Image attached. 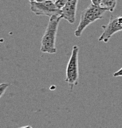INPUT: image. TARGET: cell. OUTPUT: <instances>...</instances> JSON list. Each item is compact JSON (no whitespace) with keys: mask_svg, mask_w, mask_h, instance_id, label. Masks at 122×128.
I'll list each match as a JSON object with an SVG mask.
<instances>
[{"mask_svg":"<svg viewBox=\"0 0 122 128\" xmlns=\"http://www.w3.org/2000/svg\"><path fill=\"white\" fill-rule=\"evenodd\" d=\"M60 20V16H53L50 17L44 34L41 39V51L42 52L50 54L57 52L56 38Z\"/></svg>","mask_w":122,"mask_h":128,"instance_id":"obj_1","label":"cell"},{"mask_svg":"<svg viewBox=\"0 0 122 128\" xmlns=\"http://www.w3.org/2000/svg\"><path fill=\"white\" fill-rule=\"evenodd\" d=\"M106 11H108L107 9L92 3L85 9L82 12L79 25L74 32L75 36H81L85 29L95 21L103 18Z\"/></svg>","mask_w":122,"mask_h":128,"instance_id":"obj_2","label":"cell"},{"mask_svg":"<svg viewBox=\"0 0 122 128\" xmlns=\"http://www.w3.org/2000/svg\"><path fill=\"white\" fill-rule=\"evenodd\" d=\"M79 48L77 45L72 47L71 57L66 67L65 81L71 86V89L78 84L79 76Z\"/></svg>","mask_w":122,"mask_h":128,"instance_id":"obj_3","label":"cell"},{"mask_svg":"<svg viewBox=\"0 0 122 128\" xmlns=\"http://www.w3.org/2000/svg\"><path fill=\"white\" fill-rule=\"evenodd\" d=\"M30 2V9L36 16H46L50 17L53 16H60L61 9H58L53 0Z\"/></svg>","mask_w":122,"mask_h":128,"instance_id":"obj_4","label":"cell"},{"mask_svg":"<svg viewBox=\"0 0 122 128\" xmlns=\"http://www.w3.org/2000/svg\"><path fill=\"white\" fill-rule=\"evenodd\" d=\"M103 32L99 38V41L109 42L111 37L115 33L122 31V16H112L108 24L103 25Z\"/></svg>","mask_w":122,"mask_h":128,"instance_id":"obj_5","label":"cell"},{"mask_svg":"<svg viewBox=\"0 0 122 128\" xmlns=\"http://www.w3.org/2000/svg\"><path fill=\"white\" fill-rule=\"evenodd\" d=\"M79 0H68L64 6L61 9L60 18L64 19L69 24H74L76 19V12Z\"/></svg>","mask_w":122,"mask_h":128,"instance_id":"obj_6","label":"cell"},{"mask_svg":"<svg viewBox=\"0 0 122 128\" xmlns=\"http://www.w3.org/2000/svg\"><path fill=\"white\" fill-rule=\"evenodd\" d=\"M117 0H99V6L110 12H114L116 8Z\"/></svg>","mask_w":122,"mask_h":128,"instance_id":"obj_7","label":"cell"},{"mask_svg":"<svg viewBox=\"0 0 122 128\" xmlns=\"http://www.w3.org/2000/svg\"><path fill=\"white\" fill-rule=\"evenodd\" d=\"M9 86V84L8 83H1L0 84V98L3 96L6 90Z\"/></svg>","mask_w":122,"mask_h":128,"instance_id":"obj_8","label":"cell"},{"mask_svg":"<svg viewBox=\"0 0 122 128\" xmlns=\"http://www.w3.org/2000/svg\"><path fill=\"white\" fill-rule=\"evenodd\" d=\"M67 1H68V0H56L54 2H55V5L58 9H61L62 8L64 7V5L66 4Z\"/></svg>","mask_w":122,"mask_h":128,"instance_id":"obj_9","label":"cell"},{"mask_svg":"<svg viewBox=\"0 0 122 128\" xmlns=\"http://www.w3.org/2000/svg\"><path fill=\"white\" fill-rule=\"evenodd\" d=\"M114 77H119V76H122V67L119 71L115 72V73H114Z\"/></svg>","mask_w":122,"mask_h":128,"instance_id":"obj_10","label":"cell"},{"mask_svg":"<svg viewBox=\"0 0 122 128\" xmlns=\"http://www.w3.org/2000/svg\"><path fill=\"white\" fill-rule=\"evenodd\" d=\"M92 4L97 6H99V0H91Z\"/></svg>","mask_w":122,"mask_h":128,"instance_id":"obj_11","label":"cell"},{"mask_svg":"<svg viewBox=\"0 0 122 128\" xmlns=\"http://www.w3.org/2000/svg\"><path fill=\"white\" fill-rule=\"evenodd\" d=\"M18 128H33L31 127V126H30V125H27V126H22V127H19Z\"/></svg>","mask_w":122,"mask_h":128,"instance_id":"obj_12","label":"cell"},{"mask_svg":"<svg viewBox=\"0 0 122 128\" xmlns=\"http://www.w3.org/2000/svg\"><path fill=\"white\" fill-rule=\"evenodd\" d=\"M34 1H37V2H42V1H49V0H34Z\"/></svg>","mask_w":122,"mask_h":128,"instance_id":"obj_13","label":"cell"},{"mask_svg":"<svg viewBox=\"0 0 122 128\" xmlns=\"http://www.w3.org/2000/svg\"><path fill=\"white\" fill-rule=\"evenodd\" d=\"M29 1H30V2H31V1H34V0H28Z\"/></svg>","mask_w":122,"mask_h":128,"instance_id":"obj_14","label":"cell"},{"mask_svg":"<svg viewBox=\"0 0 122 128\" xmlns=\"http://www.w3.org/2000/svg\"><path fill=\"white\" fill-rule=\"evenodd\" d=\"M53 1H56V0H53Z\"/></svg>","mask_w":122,"mask_h":128,"instance_id":"obj_15","label":"cell"}]
</instances>
